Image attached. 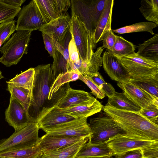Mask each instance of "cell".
Here are the masks:
<instances>
[{
	"instance_id": "obj_1",
	"label": "cell",
	"mask_w": 158,
	"mask_h": 158,
	"mask_svg": "<svg viewBox=\"0 0 158 158\" xmlns=\"http://www.w3.org/2000/svg\"><path fill=\"white\" fill-rule=\"evenodd\" d=\"M102 109L127 135L139 139L158 142V125L149 121L139 112L106 106Z\"/></svg>"
},
{
	"instance_id": "obj_2",
	"label": "cell",
	"mask_w": 158,
	"mask_h": 158,
	"mask_svg": "<svg viewBox=\"0 0 158 158\" xmlns=\"http://www.w3.org/2000/svg\"><path fill=\"white\" fill-rule=\"evenodd\" d=\"M34 81L27 109L31 122H35L41 111L48 106V99L52 85L55 80L50 64L40 65L34 68Z\"/></svg>"
},
{
	"instance_id": "obj_3",
	"label": "cell",
	"mask_w": 158,
	"mask_h": 158,
	"mask_svg": "<svg viewBox=\"0 0 158 158\" xmlns=\"http://www.w3.org/2000/svg\"><path fill=\"white\" fill-rule=\"evenodd\" d=\"M107 1L70 0L71 13L84 24L90 32L92 41L97 24Z\"/></svg>"
},
{
	"instance_id": "obj_4",
	"label": "cell",
	"mask_w": 158,
	"mask_h": 158,
	"mask_svg": "<svg viewBox=\"0 0 158 158\" xmlns=\"http://www.w3.org/2000/svg\"><path fill=\"white\" fill-rule=\"evenodd\" d=\"M31 32L26 30L16 31L0 48L2 54L0 62L8 67L17 64L23 55L27 53Z\"/></svg>"
},
{
	"instance_id": "obj_5",
	"label": "cell",
	"mask_w": 158,
	"mask_h": 158,
	"mask_svg": "<svg viewBox=\"0 0 158 158\" xmlns=\"http://www.w3.org/2000/svg\"><path fill=\"white\" fill-rule=\"evenodd\" d=\"M89 125L92 134L88 143L92 144L106 143L117 135L127 134L116 121L105 112L91 118Z\"/></svg>"
},
{
	"instance_id": "obj_6",
	"label": "cell",
	"mask_w": 158,
	"mask_h": 158,
	"mask_svg": "<svg viewBox=\"0 0 158 158\" xmlns=\"http://www.w3.org/2000/svg\"><path fill=\"white\" fill-rule=\"evenodd\" d=\"M39 128L35 122L15 131L10 137L0 140V152L31 147L36 145L40 137Z\"/></svg>"
},
{
	"instance_id": "obj_7",
	"label": "cell",
	"mask_w": 158,
	"mask_h": 158,
	"mask_svg": "<svg viewBox=\"0 0 158 158\" xmlns=\"http://www.w3.org/2000/svg\"><path fill=\"white\" fill-rule=\"evenodd\" d=\"M118 57L127 70L131 78L158 76V62L146 59L135 52Z\"/></svg>"
},
{
	"instance_id": "obj_8",
	"label": "cell",
	"mask_w": 158,
	"mask_h": 158,
	"mask_svg": "<svg viewBox=\"0 0 158 158\" xmlns=\"http://www.w3.org/2000/svg\"><path fill=\"white\" fill-rule=\"evenodd\" d=\"M71 32L81 60L89 62L94 53V48L89 31L78 17L71 13Z\"/></svg>"
},
{
	"instance_id": "obj_9",
	"label": "cell",
	"mask_w": 158,
	"mask_h": 158,
	"mask_svg": "<svg viewBox=\"0 0 158 158\" xmlns=\"http://www.w3.org/2000/svg\"><path fill=\"white\" fill-rule=\"evenodd\" d=\"M45 24L35 0H32L24 6L18 13L15 30H26L32 32L38 30Z\"/></svg>"
},
{
	"instance_id": "obj_10",
	"label": "cell",
	"mask_w": 158,
	"mask_h": 158,
	"mask_svg": "<svg viewBox=\"0 0 158 158\" xmlns=\"http://www.w3.org/2000/svg\"><path fill=\"white\" fill-rule=\"evenodd\" d=\"M87 118L75 119L47 129L44 131L52 135L89 137L92 134Z\"/></svg>"
},
{
	"instance_id": "obj_11",
	"label": "cell",
	"mask_w": 158,
	"mask_h": 158,
	"mask_svg": "<svg viewBox=\"0 0 158 158\" xmlns=\"http://www.w3.org/2000/svg\"><path fill=\"white\" fill-rule=\"evenodd\" d=\"M155 142L136 138L126 134L117 135L106 143L113 154L118 156L130 150L141 149Z\"/></svg>"
},
{
	"instance_id": "obj_12",
	"label": "cell",
	"mask_w": 158,
	"mask_h": 158,
	"mask_svg": "<svg viewBox=\"0 0 158 158\" xmlns=\"http://www.w3.org/2000/svg\"><path fill=\"white\" fill-rule=\"evenodd\" d=\"M71 17L67 13L45 24L38 30L49 36L55 44L60 45L67 34L71 31Z\"/></svg>"
},
{
	"instance_id": "obj_13",
	"label": "cell",
	"mask_w": 158,
	"mask_h": 158,
	"mask_svg": "<svg viewBox=\"0 0 158 158\" xmlns=\"http://www.w3.org/2000/svg\"><path fill=\"white\" fill-rule=\"evenodd\" d=\"M46 23L65 15L71 6L69 0H35Z\"/></svg>"
},
{
	"instance_id": "obj_14",
	"label": "cell",
	"mask_w": 158,
	"mask_h": 158,
	"mask_svg": "<svg viewBox=\"0 0 158 158\" xmlns=\"http://www.w3.org/2000/svg\"><path fill=\"white\" fill-rule=\"evenodd\" d=\"M102 63L104 70L112 80L120 82L130 81L127 70L119 58L112 52L106 51L104 53Z\"/></svg>"
},
{
	"instance_id": "obj_15",
	"label": "cell",
	"mask_w": 158,
	"mask_h": 158,
	"mask_svg": "<svg viewBox=\"0 0 158 158\" xmlns=\"http://www.w3.org/2000/svg\"><path fill=\"white\" fill-rule=\"evenodd\" d=\"M5 116L6 121L14 128L15 131L23 128L31 122L24 107L11 97L9 105L5 112Z\"/></svg>"
},
{
	"instance_id": "obj_16",
	"label": "cell",
	"mask_w": 158,
	"mask_h": 158,
	"mask_svg": "<svg viewBox=\"0 0 158 158\" xmlns=\"http://www.w3.org/2000/svg\"><path fill=\"white\" fill-rule=\"evenodd\" d=\"M117 85L128 98L141 108H144L152 104L158 107V99L155 98L130 81L118 82Z\"/></svg>"
},
{
	"instance_id": "obj_17",
	"label": "cell",
	"mask_w": 158,
	"mask_h": 158,
	"mask_svg": "<svg viewBox=\"0 0 158 158\" xmlns=\"http://www.w3.org/2000/svg\"><path fill=\"white\" fill-rule=\"evenodd\" d=\"M75 118L60 112L54 106L43 109L38 115L36 122L40 129L44 131L57 125Z\"/></svg>"
},
{
	"instance_id": "obj_18",
	"label": "cell",
	"mask_w": 158,
	"mask_h": 158,
	"mask_svg": "<svg viewBox=\"0 0 158 158\" xmlns=\"http://www.w3.org/2000/svg\"><path fill=\"white\" fill-rule=\"evenodd\" d=\"M96 100L87 92L74 89L70 87L56 106L60 109L71 108L89 105Z\"/></svg>"
},
{
	"instance_id": "obj_19",
	"label": "cell",
	"mask_w": 158,
	"mask_h": 158,
	"mask_svg": "<svg viewBox=\"0 0 158 158\" xmlns=\"http://www.w3.org/2000/svg\"><path fill=\"white\" fill-rule=\"evenodd\" d=\"M83 138L78 136L52 135L46 134L40 138L37 144L43 154L71 145Z\"/></svg>"
},
{
	"instance_id": "obj_20",
	"label": "cell",
	"mask_w": 158,
	"mask_h": 158,
	"mask_svg": "<svg viewBox=\"0 0 158 158\" xmlns=\"http://www.w3.org/2000/svg\"><path fill=\"white\" fill-rule=\"evenodd\" d=\"M114 0H108L97 24L93 38L94 47L98 42L101 41L104 33L111 29L112 15Z\"/></svg>"
},
{
	"instance_id": "obj_21",
	"label": "cell",
	"mask_w": 158,
	"mask_h": 158,
	"mask_svg": "<svg viewBox=\"0 0 158 158\" xmlns=\"http://www.w3.org/2000/svg\"><path fill=\"white\" fill-rule=\"evenodd\" d=\"M104 49L102 46L98 48L89 62L82 61L80 59L74 64L79 73L90 77L98 72L102 65V57L101 55Z\"/></svg>"
},
{
	"instance_id": "obj_22",
	"label": "cell",
	"mask_w": 158,
	"mask_h": 158,
	"mask_svg": "<svg viewBox=\"0 0 158 158\" xmlns=\"http://www.w3.org/2000/svg\"><path fill=\"white\" fill-rule=\"evenodd\" d=\"M113 154L107 143L94 145L88 142L81 147L75 157L109 158Z\"/></svg>"
},
{
	"instance_id": "obj_23",
	"label": "cell",
	"mask_w": 158,
	"mask_h": 158,
	"mask_svg": "<svg viewBox=\"0 0 158 158\" xmlns=\"http://www.w3.org/2000/svg\"><path fill=\"white\" fill-rule=\"evenodd\" d=\"M55 106L61 113L69 115L75 119L88 118L89 116L100 112L103 107L102 104L97 100L89 105L71 108L60 109Z\"/></svg>"
},
{
	"instance_id": "obj_24",
	"label": "cell",
	"mask_w": 158,
	"mask_h": 158,
	"mask_svg": "<svg viewBox=\"0 0 158 158\" xmlns=\"http://www.w3.org/2000/svg\"><path fill=\"white\" fill-rule=\"evenodd\" d=\"M105 106L122 110L138 112L141 108L128 98L124 93H118L115 91L108 98L107 102Z\"/></svg>"
},
{
	"instance_id": "obj_25",
	"label": "cell",
	"mask_w": 158,
	"mask_h": 158,
	"mask_svg": "<svg viewBox=\"0 0 158 158\" xmlns=\"http://www.w3.org/2000/svg\"><path fill=\"white\" fill-rule=\"evenodd\" d=\"M89 137L84 138L77 142L56 150L44 153L41 158H74Z\"/></svg>"
},
{
	"instance_id": "obj_26",
	"label": "cell",
	"mask_w": 158,
	"mask_h": 158,
	"mask_svg": "<svg viewBox=\"0 0 158 158\" xmlns=\"http://www.w3.org/2000/svg\"><path fill=\"white\" fill-rule=\"evenodd\" d=\"M139 56L146 59L158 62V34L137 46Z\"/></svg>"
},
{
	"instance_id": "obj_27",
	"label": "cell",
	"mask_w": 158,
	"mask_h": 158,
	"mask_svg": "<svg viewBox=\"0 0 158 158\" xmlns=\"http://www.w3.org/2000/svg\"><path fill=\"white\" fill-rule=\"evenodd\" d=\"M43 152L37 144L33 147L0 152V157L8 158H41Z\"/></svg>"
},
{
	"instance_id": "obj_28",
	"label": "cell",
	"mask_w": 158,
	"mask_h": 158,
	"mask_svg": "<svg viewBox=\"0 0 158 158\" xmlns=\"http://www.w3.org/2000/svg\"><path fill=\"white\" fill-rule=\"evenodd\" d=\"M35 73L34 68H31L20 74H17L6 82L7 84L28 89L30 92L31 95Z\"/></svg>"
},
{
	"instance_id": "obj_29",
	"label": "cell",
	"mask_w": 158,
	"mask_h": 158,
	"mask_svg": "<svg viewBox=\"0 0 158 158\" xmlns=\"http://www.w3.org/2000/svg\"><path fill=\"white\" fill-rule=\"evenodd\" d=\"M139 10L148 21L158 25V0H142Z\"/></svg>"
},
{
	"instance_id": "obj_30",
	"label": "cell",
	"mask_w": 158,
	"mask_h": 158,
	"mask_svg": "<svg viewBox=\"0 0 158 158\" xmlns=\"http://www.w3.org/2000/svg\"><path fill=\"white\" fill-rule=\"evenodd\" d=\"M147 92L156 99H158V76L153 77L131 78L130 81Z\"/></svg>"
},
{
	"instance_id": "obj_31",
	"label": "cell",
	"mask_w": 158,
	"mask_h": 158,
	"mask_svg": "<svg viewBox=\"0 0 158 158\" xmlns=\"http://www.w3.org/2000/svg\"><path fill=\"white\" fill-rule=\"evenodd\" d=\"M80 73L71 70L59 74L54 80L50 89L48 99L51 100L53 95L64 84L76 81L79 79Z\"/></svg>"
},
{
	"instance_id": "obj_32",
	"label": "cell",
	"mask_w": 158,
	"mask_h": 158,
	"mask_svg": "<svg viewBox=\"0 0 158 158\" xmlns=\"http://www.w3.org/2000/svg\"><path fill=\"white\" fill-rule=\"evenodd\" d=\"M157 26L154 23L144 22L138 23L112 30L113 32L118 35L141 31L148 32L152 35H154L153 29L156 27Z\"/></svg>"
},
{
	"instance_id": "obj_33",
	"label": "cell",
	"mask_w": 158,
	"mask_h": 158,
	"mask_svg": "<svg viewBox=\"0 0 158 158\" xmlns=\"http://www.w3.org/2000/svg\"><path fill=\"white\" fill-rule=\"evenodd\" d=\"M135 46L121 36L116 35L112 52L117 57L132 55L134 53Z\"/></svg>"
},
{
	"instance_id": "obj_34",
	"label": "cell",
	"mask_w": 158,
	"mask_h": 158,
	"mask_svg": "<svg viewBox=\"0 0 158 158\" xmlns=\"http://www.w3.org/2000/svg\"><path fill=\"white\" fill-rule=\"evenodd\" d=\"M7 89L10 97L15 99L24 107L27 111L30 92L27 89L7 84Z\"/></svg>"
},
{
	"instance_id": "obj_35",
	"label": "cell",
	"mask_w": 158,
	"mask_h": 158,
	"mask_svg": "<svg viewBox=\"0 0 158 158\" xmlns=\"http://www.w3.org/2000/svg\"><path fill=\"white\" fill-rule=\"evenodd\" d=\"M53 58L52 67L55 79L59 74L72 70L62 54L58 50Z\"/></svg>"
},
{
	"instance_id": "obj_36",
	"label": "cell",
	"mask_w": 158,
	"mask_h": 158,
	"mask_svg": "<svg viewBox=\"0 0 158 158\" xmlns=\"http://www.w3.org/2000/svg\"><path fill=\"white\" fill-rule=\"evenodd\" d=\"M21 10L20 7L9 5L0 0V23L13 20Z\"/></svg>"
},
{
	"instance_id": "obj_37",
	"label": "cell",
	"mask_w": 158,
	"mask_h": 158,
	"mask_svg": "<svg viewBox=\"0 0 158 158\" xmlns=\"http://www.w3.org/2000/svg\"><path fill=\"white\" fill-rule=\"evenodd\" d=\"M15 22L12 20L0 23V48L15 30Z\"/></svg>"
},
{
	"instance_id": "obj_38",
	"label": "cell",
	"mask_w": 158,
	"mask_h": 158,
	"mask_svg": "<svg viewBox=\"0 0 158 158\" xmlns=\"http://www.w3.org/2000/svg\"><path fill=\"white\" fill-rule=\"evenodd\" d=\"M71 38L72 34L70 31L67 34L61 44L60 45L56 44L55 45L57 50L62 54L69 63L72 70L79 73L74 64L71 61L69 57L68 46Z\"/></svg>"
},
{
	"instance_id": "obj_39",
	"label": "cell",
	"mask_w": 158,
	"mask_h": 158,
	"mask_svg": "<svg viewBox=\"0 0 158 158\" xmlns=\"http://www.w3.org/2000/svg\"><path fill=\"white\" fill-rule=\"evenodd\" d=\"M89 77L108 98L111 96L115 91L114 88L110 83L105 81L99 72Z\"/></svg>"
},
{
	"instance_id": "obj_40",
	"label": "cell",
	"mask_w": 158,
	"mask_h": 158,
	"mask_svg": "<svg viewBox=\"0 0 158 158\" xmlns=\"http://www.w3.org/2000/svg\"><path fill=\"white\" fill-rule=\"evenodd\" d=\"M139 113L152 123L158 125V107L152 104L142 108Z\"/></svg>"
},
{
	"instance_id": "obj_41",
	"label": "cell",
	"mask_w": 158,
	"mask_h": 158,
	"mask_svg": "<svg viewBox=\"0 0 158 158\" xmlns=\"http://www.w3.org/2000/svg\"><path fill=\"white\" fill-rule=\"evenodd\" d=\"M79 79L84 82L88 86L91 91V93L97 98L102 99L104 98V93L99 89L98 86L90 77L80 74Z\"/></svg>"
},
{
	"instance_id": "obj_42",
	"label": "cell",
	"mask_w": 158,
	"mask_h": 158,
	"mask_svg": "<svg viewBox=\"0 0 158 158\" xmlns=\"http://www.w3.org/2000/svg\"><path fill=\"white\" fill-rule=\"evenodd\" d=\"M116 35L114 34L111 29L106 31L101 39V41H103L102 47L104 49L106 48L108 51L112 52L116 41Z\"/></svg>"
},
{
	"instance_id": "obj_43",
	"label": "cell",
	"mask_w": 158,
	"mask_h": 158,
	"mask_svg": "<svg viewBox=\"0 0 158 158\" xmlns=\"http://www.w3.org/2000/svg\"><path fill=\"white\" fill-rule=\"evenodd\" d=\"M142 158H158V142L141 149Z\"/></svg>"
},
{
	"instance_id": "obj_44",
	"label": "cell",
	"mask_w": 158,
	"mask_h": 158,
	"mask_svg": "<svg viewBox=\"0 0 158 158\" xmlns=\"http://www.w3.org/2000/svg\"><path fill=\"white\" fill-rule=\"evenodd\" d=\"M68 51L70 59L73 63L74 64L81 59L72 35L69 44Z\"/></svg>"
},
{
	"instance_id": "obj_45",
	"label": "cell",
	"mask_w": 158,
	"mask_h": 158,
	"mask_svg": "<svg viewBox=\"0 0 158 158\" xmlns=\"http://www.w3.org/2000/svg\"><path fill=\"white\" fill-rule=\"evenodd\" d=\"M45 47L50 56L54 58L57 51L56 47L52 39L48 35L42 33Z\"/></svg>"
},
{
	"instance_id": "obj_46",
	"label": "cell",
	"mask_w": 158,
	"mask_h": 158,
	"mask_svg": "<svg viewBox=\"0 0 158 158\" xmlns=\"http://www.w3.org/2000/svg\"><path fill=\"white\" fill-rule=\"evenodd\" d=\"M142 156L141 149H138L127 152L117 158H142Z\"/></svg>"
},
{
	"instance_id": "obj_47",
	"label": "cell",
	"mask_w": 158,
	"mask_h": 158,
	"mask_svg": "<svg viewBox=\"0 0 158 158\" xmlns=\"http://www.w3.org/2000/svg\"><path fill=\"white\" fill-rule=\"evenodd\" d=\"M3 2L13 6L20 7L25 0H1Z\"/></svg>"
},
{
	"instance_id": "obj_48",
	"label": "cell",
	"mask_w": 158,
	"mask_h": 158,
	"mask_svg": "<svg viewBox=\"0 0 158 158\" xmlns=\"http://www.w3.org/2000/svg\"><path fill=\"white\" fill-rule=\"evenodd\" d=\"M4 77L3 76L2 74V73L1 71L0 70V79L3 78Z\"/></svg>"
},
{
	"instance_id": "obj_49",
	"label": "cell",
	"mask_w": 158,
	"mask_h": 158,
	"mask_svg": "<svg viewBox=\"0 0 158 158\" xmlns=\"http://www.w3.org/2000/svg\"><path fill=\"white\" fill-rule=\"evenodd\" d=\"M74 158H89V157L77 158V157H75Z\"/></svg>"
},
{
	"instance_id": "obj_50",
	"label": "cell",
	"mask_w": 158,
	"mask_h": 158,
	"mask_svg": "<svg viewBox=\"0 0 158 158\" xmlns=\"http://www.w3.org/2000/svg\"><path fill=\"white\" fill-rule=\"evenodd\" d=\"M0 158H6V157H0Z\"/></svg>"
}]
</instances>
